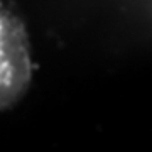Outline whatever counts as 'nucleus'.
<instances>
[{"label": "nucleus", "mask_w": 152, "mask_h": 152, "mask_svg": "<svg viewBox=\"0 0 152 152\" xmlns=\"http://www.w3.org/2000/svg\"><path fill=\"white\" fill-rule=\"evenodd\" d=\"M32 80L31 46L22 22L0 4V110L20 100Z\"/></svg>", "instance_id": "obj_1"}]
</instances>
